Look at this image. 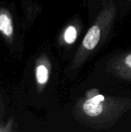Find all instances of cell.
I'll return each mask as SVG.
<instances>
[{
    "label": "cell",
    "mask_w": 131,
    "mask_h": 132,
    "mask_svg": "<svg viewBox=\"0 0 131 132\" xmlns=\"http://www.w3.org/2000/svg\"><path fill=\"white\" fill-rule=\"evenodd\" d=\"M130 110L131 97L103 95L92 89L76 101L73 114L86 127L105 130L112 128Z\"/></svg>",
    "instance_id": "1"
},
{
    "label": "cell",
    "mask_w": 131,
    "mask_h": 132,
    "mask_svg": "<svg viewBox=\"0 0 131 132\" xmlns=\"http://www.w3.org/2000/svg\"><path fill=\"white\" fill-rule=\"evenodd\" d=\"M116 15L115 1H107L76 50L69 67L70 73L77 72L106 41L112 30Z\"/></svg>",
    "instance_id": "2"
},
{
    "label": "cell",
    "mask_w": 131,
    "mask_h": 132,
    "mask_svg": "<svg viewBox=\"0 0 131 132\" xmlns=\"http://www.w3.org/2000/svg\"><path fill=\"white\" fill-rule=\"evenodd\" d=\"M106 70L118 79L131 81V51L122 53L111 58L107 63Z\"/></svg>",
    "instance_id": "3"
},
{
    "label": "cell",
    "mask_w": 131,
    "mask_h": 132,
    "mask_svg": "<svg viewBox=\"0 0 131 132\" xmlns=\"http://www.w3.org/2000/svg\"><path fill=\"white\" fill-rule=\"evenodd\" d=\"M0 31L6 36H11L13 32V26L11 19L6 14L0 15Z\"/></svg>",
    "instance_id": "4"
},
{
    "label": "cell",
    "mask_w": 131,
    "mask_h": 132,
    "mask_svg": "<svg viewBox=\"0 0 131 132\" xmlns=\"http://www.w3.org/2000/svg\"><path fill=\"white\" fill-rule=\"evenodd\" d=\"M36 80L39 84L41 85L46 84L49 80V69L44 64L39 65L36 67Z\"/></svg>",
    "instance_id": "5"
},
{
    "label": "cell",
    "mask_w": 131,
    "mask_h": 132,
    "mask_svg": "<svg viewBox=\"0 0 131 132\" xmlns=\"http://www.w3.org/2000/svg\"><path fill=\"white\" fill-rule=\"evenodd\" d=\"M77 30L75 26H68L63 33V40L66 44L73 43L77 38Z\"/></svg>",
    "instance_id": "6"
},
{
    "label": "cell",
    "mask_w": 131,
    "mask_h": 132,
    "mask_svg": "<svg viewBox=\"0 0 131 132\" xmlns=\"http://www.w3.org/2000/svg\"><path fill=\"white\" fill-rule=\"evenodd\" d=\"M106 2H107L106 0H102V2H103V4H104V3H105Z\"/></svg>",
    "instance_id": "7"
},
{
    "label": "cell",
    "mask_w": 131,
    "mask_h": 132,
    "mask_svg": "<svg viewBox=\"0 0 131 132\" xmlns=\"http://www.w3.org/2000/svg\"><path fill=\"white\" fill-rule=\"evenodd\" d=\"M127 2H128V3H130V4L131 3V0H127Z\"/></svg>",
    "instance_id": "8"
}]
</instances>
